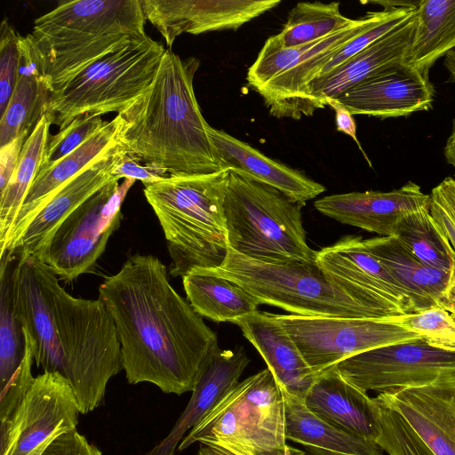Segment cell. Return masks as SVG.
<instances>
[{
    "label": "cell",
    "mask_w": 455,
    "mask_h": 455,
    "mask_svg": "<svg viewBox=\"0 0 455 455\" xmlns=\"http://www.w3.org/2000/svg\"><path fill=\"white\" fill-rule=\"evenodd\" d=\"M98 291L116 324L127 381L192 392L218 339L171 284L167 267L154 255L133 254Z\"/></svg>",
    "instance_id": "1"
},
{
    "label": "cell",
    "mask_w": 455,
    "mask_h": 455,
    "mask_svg": "<svg viewBox=\"0 0 455 455\" xmlns=\"http://www.w3.org/2000/svg\"><path fill=\"white\" fill-rule=\"evenodd\" d=\"M200 66L166 50L148 87L124 110L117 141L140 163L169 174H205L222 169L194 91Z\"/></svg>",
    "instance_id": "2"
},
{
    "label": "cell",
    "mask_w": 455,
    "mask_h": 455,
    "mask_svg": "<svg viewBox=\"0 0 455 455\" xmlns=\"http://www.w3.org/2000/svg\"><path fill=\"white\" fill-rule=\"evenodd\" d=\"M141 0L60 2L35 20L31 36L52 92L105 55L145 39Z\"/></svg>",
    "instance_id": "3"
},
{
    "label": "cell",
    "mask_w": 455,
    "mask_h": 455,
    "mask_svg": "<svg viewBox=\"0 0 455 455\" xmlns=\"http://www.w3.org/2000/svg\"><path fill=\"white\" fill-rule=\"evenodd\" d=\"M229 170L170 174L144 186V196L162 228L172 259L170 275L216 268L224 262L228 229L224 201Z\"/></svg>",
    "instance_id": "4"
},
{
    "label": "cell",
    "mask_w": 455,
    "mask_h": 455,
    "mask_svg": "<svg viewBox=\"0 0 455 455\" xmlns=\"http://www.w3.org/2000/svg\"><path fill=\"white\" fill-rule=\"evenodd\" d=\"M200 269L239 284L260 304L291 315L376 319L405 315L396 306L327 275L315 260L267 263L228 247L220 267Z\"/></svg>",
    "instance_id": "5"
},
{
    "label": "cell",
    "mask_w": 455,
    "mask_h": 455,
    "mask_svg": "<svg viewBox=\"0 0 455 455\" xmlns=\"http://www.w3.org/2000/svg\"><path fill=\"white\" fill-rule=\"evenodd\" d=\"M35 261L55 318L62 374L73 389L80 414H87L103 403L108 381L124 370L115 322L99 298L70 295L44 263Z\"/></svg>",
    "instance_id": "6"
},
{
    "label": "cell",
    "mask_w": 455,
    "mask_h": 455,
    "mask_svg": "<svg viewBox=\"0 0 455 455\" xmlns=\"http://www.w3.org/2000/svg\"><path fill=\"white\" fill-rule=\"evenodd\" d=\"M274 188L229 171L224 201L228 247L252 259L282 264L315 261L301 209Z\"/></svg>",
    "instance_id": "7"
},
{
    "label": "cell",
    "mask_w": 455,
    "mask_h": 455,
    "mask_svg": "<svg viewBox=\"0 0 455 455\" xmlns=\"http://www.w3.org/2000/svg\"><path fill=\"white\" fill-rule=\"evenodd\" d=\"M165 52L148 36L105 55L52 92L46 119L62 130L81 115L120 113L151 85Z\"/></svg>",
    "instance_id": "8"
},
{
    "label": "cell",
    "mask_w": 455,
    "mask_h": 455,
    "mask_svg": "<svg viewBox=\"0 0 455 455\" xmlns=\"http://www.w3.org/2000/svg\"><path fill=\"white\" fill-rule=\"evenodd\" d=\"M286 441L283 391L267 367L222 396L184 436L178 450L198 442L254 453L281 449Z\"/></svg>",
    "instance_id": "9"
},
{
    "label": "cell",
    "mask_w": 455,
    "mask_h": 455,
    "mask_svg": "<svg viewBox=\"0 0 455 455\" xmlns=\"http://www.w3.org/2000/svg\"><path fill=\"white\" fill-rule=\"evenodd\" d=\"M134 182L130 179L110 181L59 227L42 259L59 280L70 283L94 270L110 236L120 227L122 204Z\"/></svg>",
    "instance_id": "10"
},
{
    "label": "cell",
    "mask_w": 455,
    "mask_h": 455,
    "mask_svg": "<svg viewBox=\"0 0 455 455\" xmlns=\"http://www.w3.org/2000/svg\"><path fill=\"white\" fill-rule=\"evenodd\" d=\"M316 374L358 354L421 339L384 318H349L276 315Z\"/></svg>",
    "instance_id": "11"
},
{
    "label": "cell",
    "mask_w": 455,
    "mask_h": 455,
    "mask_svg": "<svg viewBox=\"0 0 455 455\" xmlns=\"http://www.w3.org/2000/svg\"><path fill=\"white\" fill-rule=\"evenodd\" d=\"M73 389L60 371L34 378L11 416L0 422V455H41L50 443L78 424Z\"/></svg>",
    "instance_id": "12"
},
{
    "label": "cell",
    "mask_w": 455,
    "mask_h": 455,
    "mask_svg": "<svg viewBox=\"0 0 455 455\" xmlns=\"http://www.w3.org/2000/svg\"><path fill=\"white\" fill-rule=\"evenodd\" d=\"M333 366L362 390L381 393L425 386L455 375V351L418 339L366 351Z\"/></svg>",
    "instance_id": "13"
},
{
    "label": "cell",
    "mask_w": 455,
    "mask_h": 455,
    "mask_svg": "<svg viewBox=\"0 0 455 455\" xmlns=\"http://www.w3.org/2000/svg\"><path fill=\"white\" fill-rule=\"evenodd\" d=\"M148 20L169 48L182 33L236 30L281 4L280 0H141Z\"/></svg>",
    "instance_id": "14"
},
{
    "label": "cell",
    "mask_w": 455,
    "mask_h": 455,
    "mask_svg": "<svg viewBox=\"0 0 455 455\" xmlns=\"http://www.w3.org/2000/svg\"><path fill=\"white\" fill-rule=\"evenodd\" d=\"M388 8L379 12H368L355 21L319 42L298 59L286 70L280 73L256 91L263 99L270 115L277 118L299 120L314 114L308 84L316 78L331 55L359 33L383 19Z\"/></svg>",
    "instance_id": "15"
},
{
    "label": "cell",
    "mask_w": 455,
    "mask_h": 455,
    "mask_svg": "<svg viewBox=\"0 0 455 455\" xmlns=\"http://www.w3.org/2000/svg\"><path fill=\"white\" fill-rule=\"evenodd\" d=\"M374 399L398 413L435 455H455V375Z\"/></svg>",
    "instance_id": "16"
},
{
    "label": "cell",
    "mask_w": 455,
    "mask_h": 455,
    "mask_svg": "<svg viewBox=\"0 0 455 455\" xmlns=\"http://www.w3.org/2000/svg\"><path fill=\"white\" fill-rule=\"evenodd\" d=\"M429 195L409 181L388 192L364 191L334 194L314 203L322 214L342 224L379 236H394L398 222L411 212L429 207Z\"/></svg>",
    "instance_id": "17"
},
{
    "label": "cell",
    "mask_w": 455,
    "mask_h": 455,
    "mask_svg": "<svg viewBox=\"0 0 455 455\" xmlns=\"http://www.w3.org/2000/svg\"><path fill=\"white\" fill-rule=\"evenodd\" d=\"M124 154L117 142L71 179L31 221L12 252L42 261L53 235L64 220L101 188L119 180L112 172Z\"/></svg>",
    "instance_id": "18"
},
{
    "label": "cell",
    "mask_w": 455,
    "mask_h": 455,
    "mask_svg": "<svg viewBox=\"0 0 455 455\" xmlns=\"http://www.w3.org/2000/svg\"><path fill=\"white\" fill-rule=\"evenodd\" d=\"M335 99L353 116L384 119L431 109L434 89L428 78L400 64L369 77Z\"/></svg>",
    "instance_id": "19"
},
{
    "label": "cell",
    "mask_w": 455,
    "mask_h": 455,
    "mask_svg": "<svg viewBox=\"0 0 455 455\" xmlns=\"http://www.w3.org/2000/svg\"><path fill=\"white\" fill-rule=\"evenodd\" d=\"M416 26L417 9L395 29L330 73L310 82L308 92L314 113L326 107V99L336 98L385 69L404 64Z\"/></svg>",
    "instance_id": "20"
},
{
    "label": "cell",
    "mask_w": 455,
    "mask_h": 455,
    "mask_svg": "<svg viewBox=\"0 0 455 455\" xmlns=\"http://www.w3.org/2000/svg\"><path fill=\"white\" fill-rule=\"evenodd\" d=\"M12 272L14 312L35 344V362L44 371L62 373V354L49 296L32 257L15 254Z\"/></svg>",
    "instance_id": "21"
},
{
    "label": "cell",
    "mask_w": 455,
    "mask_h": 455,
    "mask_svg": "<svg viewBox=\"0 0 455 455\" xmlns=\"http://www.w3.org/2000/svg\"><path fill=\"white\" fill-rule=\"evenodd\" d=\"M304 403L326 422L376 443L379 435L378 403L367 392L346 380L335 366L318 374Z\"/></svg>",
    "instance_id": "22"
},
{
    "label": "cell",
    "mask_w": 455,
    "mask_h": 455,
    "mask_svg": "<svg viewBox=\"0 0 455 455\" xmlns=\"http://www.w3.org/2000/svg\"><path fill=\"white\" fill-rule=\"evenodd\" d=\"M119 128L120 120L116 116L111 121L106 122L81 147L36 177L4 244L0 248V256L15 250L31 221L63 186L118 142Z\"/></svg>",
    "instance_id": "23"
},
{
    "label": "cell",
    "mask_w": 455,
    "mask_h": 455,
    "mask_svg": "<svg viewBox=\"0 0 455 455\" xmlns=\"http://www.w3.org/2000/svg\"><path fill=\"white\" fill-rule=\"evenodd\" d=\"M315 261L327 275L391 303L405 314L415 313L403 287L366 249L360 236L347 235L316 251Z\"/></svg>",
    "instance_id": "24"
},
{
    "label": "cell",
    "mask_w": 455,
    "mask_h": 455,
    "mask_svg": "<svg viewBox=\"0 0 455 455\" xmlns=\"http://www.w3.org/2000/svg\"><path fill=\"white\" fill-rule=\"evenodd\" d=\"M210 135L222 169L275 188L291 200L305 204L323 193L321 183L278 161L269 158L248 143L213 127Z\"/></svg>",
    "instance_id": "25"
},
{
    "label": "cell",
    "mask_w": 455,
    "mask_h": 455,
    "mask_svg": "<svg viewBox=\"0 0 455 455\" xmlns=\"http://www.w3.org/2000/svg\"><path fill=\"white\" fill-rule=\"evenodd\" d=\"M250 363L243 347L212 349L208 361L196 381L190 400L169 434L157 443L146 455H175L187 431L234 388Z\"/></svg>",
    "instance_id": "26"
},
{
    "label": "cell",
    "mask_w": 455,
    "mask_h": 455,
    "mask_svg": "<svg viewBox=\"0 0 455 455\" xmlns=\"http://www.w3.org/2000/svg\"><path fill=\"white\" fill-rule=\"evenodd\" d=\"M254 346L280 387L304 399L318 376L274 314L256 311L233 322Z\"/></svg>",
    "instance_id": "27"
},
{
    "label": "cell",
    "mask_w": 455,
    "mask_h": 455,
    "mask_svg": "<svg viewBox=\"0 0 455 455\" xmlns=\"http://www.w3.org/2000/svg\"><path fill=\"white\" fill-rule=\"evenodd\" d=\"M19 57L16 84L0 117V147L32 132L44 116L52 93L40 52L30 33L20 36Z\"/></svg>",
    "instance_id": "28"
},
{
    "label": "cell",
    "mask_w": 455,
    "mask_h": 455,
    "mask_svg": "<svg viewBox=\"0 0 455 455\" xmlns=\"http://www.w3.org/2000/svg\"><path fill=\"white\" fill-rule=\"evenodd\" d=\"M366 249L409 295L415 313L440 307L450 272L422 263L395 236L363 240Z\"/></svg>",
    "instance_id": "29"
},
{
    "label": "cell",
    "mask_w": 455,
    "mask_h": 455,
    "mask_svg": "<svg viewBox=\"0 0 455 455\" xmlns=\"http://www.w3.org/2000/svg\"><path fill=\"white\" fill-rule=\"evenodd\" d=\"M282 391L286 440L344 455H383L377 443L334 427L313 413L303 398Z\"/></svg>",
    "instance_id": "30"
},
{
    "label": "cell",
    "mask_w": 455,
    "mask_h": 455,
    "mask_svg": "<svg viewBox=\"0 0 455 455\" xmlns=\"http://www.w3.org/2000/svg\"><path fill=\"white\" fill-rule=\"evenodd\" d=\"M182 283L193 308L201 316L217 323H233L258 311L260 305L239 284L200 268L182 276Z\"/></svg>",
    "instance_id": "31"
},
{
    "label": "cell",
    "mask_w": 455,
    "mask_h": 455,
    "mask_svg": "<svg viewBox=\"0 0 455 455\" xmlns=\"http://www.w3.org/2000/svg\"><path fill=\"white\" fill-rule=\"evenodd\" d=\"M455 48V0H419L417 26L404 64L428 78L435 61Z\"/></svg>",
    "instance_id": "32"
},
{
    "label": "cell",
    "mask_w": 455,
    "mask_h": 455,
    "mask_svg": "<svg viewBox=\"0 0 455 455\" xmlns=\"http://www.w3.org/2000/svg\"><path fill=\"white\" fill-rule=\"evenodd\" d=\"M45 116L24 142L19 163L5 188L0 192V248L4 244L23 201L38 174L50 139Z\"/></svg>",
    "instance_id": "33"
},
{
    "label": "cell",
    "mask_w": 455,
    "mask_h": 455,
    "mask_svg": "<svg viewBox=\"0 0 455 455\" xmlns=\"http://www.w3.org/2000/svg\"><path fill=\"white\" fill-rule=\"evenodd\" d=\"M339 2L298 3L289 12L283 29L271 38L280 46L294 47L324 38L351 25L355 20L344 16Z\"/></svg>",
    "instance_id": "34"
},
{
    "label": "cell",
    "mask_w": 455,
    "mask_h": 455,
    "mask_svg": "<svg viewBox=\"0 0 455 455\" xmlns=\"http://www.w3.org/2000/svg\"><path fill=\"white\" fill-rule=\"evenodd\" d=\"M422 263L450 272L455 251L431 218L428 208L409 213L395 228V235Z\"/></svg>",
    "instance_id": "35"
},
{
    "label": "cell",
    "mask_w": 455,
    "mask_h": 455,
    "mask_svg": "<svg viewBox=\"0 0 455 455\" xmlns=\"http://www.w3.org/2000/svg\"><path fill=\"white\" fill-rule=\"evenodd\" d=\"M14 253L0 256V387L19 370L25 353L23 329L13 307L12 272Z\"/></svg>",
    "instance_id": "36"
},
{
    "label": "cell",
    "mask_w": 455,
    "mask_h": 455,
    "mask_svg": "<svg viewBox=\"0 0 455 455\" xmlns=\"http://www.w3.org/2000/svg\"><path fill=\"white\" fill-rule=\"evenodd\" d=\"M384 319L419 334L433 347L455 351V319L445 309L433 307Z\"/></svg>",
    "instance_id": "37"
},
{
    "label": "cell",
    "mask_w": 455,
    "mask_h": 455,
    "mask_svg": "<svg viewBox=\"0 0 455 455\" xmlns=\"http://www.w3.org/2000/svg\"><path fill=\"white\" fill-rule=\"evenodd\" d=\"M105 123L101 116L84 114L76 117L55 135L50 136L37 176L81 147Z\"/></svg>",
    "instance_id": "38"
},
{
    "label": "cell",
    "mask_w": 455,
    "mask_h": 455,
    "mask_svg": "<svg viewBox=\"0 0 455 455\" xmlns=\"http://www.w3.org/2000/svg\"><path fill=\"white\" fill-rule=\"evenodd\" d=\"M378 405L379 435L376 443L383 451L388 455H435L398 413Z\"/></svg>",
    "instance_id": "39"
},
{
    "label": "cell",
    "mask_w": 455,
    "mask_h": 455,
    "mask_svg": "<svg viewBox=\"0 0 455 455\" xmlns=\"http://www.w3.org/2000/svg\"><path fill=\"white\" fill-rule=\"evenodd\" d=\"M20 36L4 17L0 32V117L6 110L16 84Z\"/></svg>",
    "instance_id": "40"
},
{
    "label": "cell",
    "mask_w": 455,
    "mask_h": 455,
    "mask_svg": "<svg viewBox=\"0 0 455 455\" xmlns=\"http://www.w3.org/2000/svg\"><path fill=\"white\" fill-rule=\"evenodd\" d=\"M23 335L25 353L21 364L9 382L0 387V422L7 419L19 406L35 378L31 371L35 362V344L25 329Z\"/></svg>",
    "instance_id": "41"
},
{
    "label": "cell",
    "mask_w": 455,
    "mask_h": 455,
    "mask_svg": "<svg viewBox=\"0 0 455 455\" xmlns=\"http://www.w3.org/2000/svg\"><path fill=\"white\" fill-rule=\"evenodd\" d=\"M429 212L455 251V180L444 178L429 194Z\"/></svg>",
    "instance_id": "42"
},
{
    "label": "cell",
    "mask_w": 455,
    "mask_h": 455,
    "mask_svg": "<svg viewBox=\"0 0 455 455\" xmlns=\"http://www.w3.org/2000/svg\"><path fill=\"white\" fill-rule=\"evenodd\" d=\"M41 455H103L93 443L88 442L76 428L70 429L55 437Z\"/></svg>",
    "instance_id": "43"
},
{
    "label": "cell",
    "mask_w": 455,
    "mask_h": 455,
    "mask_svg": "<svg viewBox=\"0 0 455 455\" xmlns=\"http://www.w3.org/2000/svg\"><path fill=\"white\" fill-rule=\"evenodd\" d=\"M112 174L119 180L124 178L135 181L140 180L144 186L160 181L170 175L164 170L150 165H142L140 161L127 153L115 167Z\"/></svg>",
    "instance_id": "44"
},
{
    "label": "cell",
    "mask_w": 455,
    "mask_h": 455,
    "mask_svg": "<svg viewBox=\"0 0 455 455\" xmlns=\"http://www.w3.org/2000/svg\"><path fill=\"white\" fill-rule=\"evenodd\" d=\"M28 135V133H24L10 143L0 147V192L5 188L11 180Z\"/></svg>",
    "instance_id": "45"
},
{
    "label": "cell",
    "mask_w": 455,
    "mask_h": 455,
    "mask_svg": "<svg viewBox=\"0 0 455 455\" xmlns=\"http://www.w3.org/2000/svg\"><path fill=\"white\" fill-rule=\"evenodd\" d=\"M325 104L326 106H330L335 112V124L337 131L345 133L355 140L367 163L370 166H371L370 159L368 158L366 153L363 151L357 139L356 125L353 115L341 102H339L335 98L326 99Z\"/></svg>",
    "instance_id": "46"
},
{
    "label": "cell",
    "mask_w": 455,
    "mask_h": 455,
    "mask_svg": "<svg viewBox=\"0 0 455 455\" xmlns=\"http://www.w3.org/2000/svg\"><path fill=\"white\" fill-rule=\"evenodd\" d=\"M440 307L455 317V261L449 274L448 282L440 302Z\"/></svg>",
    "instance_id": "47"
},
{
    "label": "cell",
    "mask_w": 455,
    "mask_h": 455,
    "mask_svg": "<svg viewBox=\"0 0 455 455\" xmlns=\"http://www.w3.org/2000/svg\"><path fill=\"white\" fill-rule=\"evenodd\" d=\"M443 154L447 163L453 167L455 172V118L452 122L451 132L447 139Z\"/></svg>",
    "instance_id": "48"
},
{
    "label": "cell",
    "mask_w": 455,
    "mask_h": 455,
    "mask_svg": "<svg viewBox=\"0 0 455 455\" xmlns=\"http://www.w3.org/2000/svg\"><path fill=\"white\" fill-rule=\"evenodd\" d=\"M197 455H255V453L232 452L216 445L201 443Z\"/></svg>",
    "instance_id": "49"
},
{
    "label": "cell",
    "mask_w": 455,
    "mask_h": 455,
    "mask_svg": "<svg viewBox=\"0 0 455 455\" xmlns=\"http://www.w3.org/2000/svg\"><path fill=\"white\" fill-rule=\"evenodd\" d=\"M443 63L450 74L449 81L455 84V49L445 54Z\"/></svg>",
    "instance_id": "50"
},
{
    "label": "cell",
    "mask_w": 455,
    "mask_h": 455,
    "mask_svg": "<svg viewBox=\"0 0 455 455\" xmlns=\"http://www.w3.org/2000/svg\"><path fill=\"white\" fill-rule=\"evenodd\" d=\"M303 451L293 450L287 444L281 449L265 452H254L255 455H302Z\"/></svg>",
    "instance_id": "51"
},
{
    "label": "cell",
    "mask_w": 455,
    "mask_h": 455,
    "mask_svg": "<svg viewBox=\"0 0 455 455\" xmlns=\"http://www.w3.org/2000/svg\"><path fill=\"white\" fill-rule=\"evenodd\" d=\"M302 455H344V454L314 448V447H307L306 452H303Z\"/></svg>",
    "instance_id": "52"
}]
</instances>
